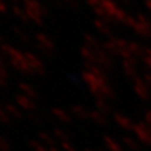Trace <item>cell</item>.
Listing matches in <instances>:
<instances>
[{
	"mask_svg": "<svg viewBox=\"0 0 151 151\" xmlns=\"http://www.w3.org/2000/svg\"><path fill=\"white\" fill-rule=\"evenodd\" d=\"M52 151H56V150H52Z\"/></svg>",
	"mask_w": 151,
	"mask_h": 151,
	"instance_id": "cell-1",
	"label": "cell"
}]
</instances>
